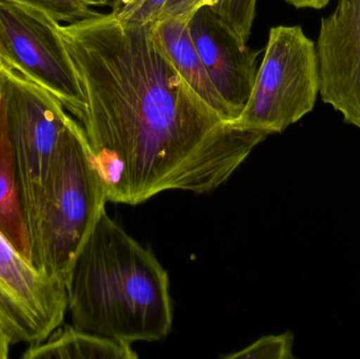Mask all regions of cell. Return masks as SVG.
Listing matches in <instances>:
<instances>
[{
  "label": "cell",
  "mask_w": 360,
  "mask_h": 359,
  "mask_svg": "<svg viewBox=\"0 0 360 359\" xmlns=\"http://www.w3.org/2000/svg\"><path fill=\"white\" fill-rule=\"evenodd\" d=\"M59 30L86 99L78 122L108 202L136 206L166 191L210 193L269 136L207 105L158 46L151 23L98 12Z\"/></svg>",
  "instance_id": "1"
},
{
  "label": "cell",
  "mask_w": 360,
  "mask_h": 359,
  "mask_svg": "<svg viewBox=\"0 0 360 359\" xmlns=\"http://www.w3.org/2000/svg\"><path fill=\"white\" fill-rule=\"evenodd\" d=\"M72 326L130 344L164 341L173 325L170 280L155 255L101 214L68 278Z\"/></svg>",
  "instance_id": "2"
},
{
  "label": "cell",
  "mask_w": 360,
  "mask_h": 359,
  "mask_svg": "<svg viewBox=\"0 0 360 359\" xmlns=\"http://www.w3.org/2000/svg\"><path fill=\"white\" fill-rule=\"evenodd\" d=\"M107 202L105 183L86 133L71 117L46 185L38 269L67 285L74 261Z\"/></svg>",
  "instance_id": "3"
},
{
  "label": "cell",
  "mask_w": 360,
  "mask_h": 359,
  "mask_svg": "<svg viewBox=\"0 0 360 359\" xmlns=\"http://www.w3.org/2000/svg\"><path fill=\"white\" fill-rule=\"evenodd\" d=\"M0 103L14 152L19 193L37 267L46 185L69 112L41 86L2 63Z\"/></svg>",
  "instance_id": "4"
},
{
  "label": "cell",
  "mask_w": 360,
  "mask_h": 359,
  "mask_svg": "<svg viewBox=\"0 0 360 359\" xmlns=\"http://www.w3.org/2000/svg\"><path fill=\"white\" fill-rule=\"evenodd\" d=\"M319 96L316 44L300 25L269 31L251 95L235 124L279 134L314 110Z\"/></svg>",
  "instance_id": "5"
},
{
  "label": "cell",
  "mask_w": 360,
  "mask_h": 359,
  "mask_svg": "<svg viewBox=\"0 0 360 359\" xmlns=\"http://www.w3.org/2000/svg\"><path fill=\"white\" fill-rule=\"evenodd\" d=\"M59 25L42 11L0 1V60L51 93L79 122L86 99Z\"/></svg>",
  "instance_id": "6"
},
{
  "label": "cell",
  "mask_w": 360,
  "mask_h": 359,
  "mask_svg": "<svg viewBox=\"0 0 360 359\" xmlns=\"http://www.w3.org/2000/svg\"><path fill=\"white\" fill-rule=\"evenodd\" d=\"M67 311L65 285L25 259L0 231V316L15 344L41 343Z\"/></svg>",
  "instance_id": "7"
},
{
  "label": "cell",
  "mask_w": 360,
  "mask_h": 359,
  "mask_svg": "<svg viewBox=\"0 0 360 359\" xmlns=\"http://www.w3.org/2000/svg\"><path fill=\"white\" fill-rule=\"evenodd\" d=\"M315 44L321 100L360 131V0H338Z\"/></svg>",
  "instance_id": "8"
},
{
  "label": "cell",
  "mask_w": 360,
  "mask_h": 359,
  "mask_svg": "<svg viewBox=\"0 0 360 359\" xmlns=\"http://www.w3.org/2000/svg\"><path fill=\"white\" fill-rule=\"evenodd\" d=\"M188 25L216 90L238 118L255 84L260 51L241 41L210 6L196 11Z\"/></svg>",
  "instance_id": "9"
},
{
  "label": "cell",
  "mask_w": 360,
  "mask_h": 359,
  "mask_svg": "<svg viewBox=\"0 0 360 359\" xmlns=\"http://www.w3.org/2000/svg\"><path fill=\"white\" fill-rule=\"evenodd\" d=\"M151 27L154 39L186 84L221 117L235 122L237 115L212 82L193 42L188 21L160 18Z\"/></svg>",
  "instance_id": "10"
},
{
  "label": "cell",
  "mask_w": 360,
  "mask_h": 359,
  "mask_svg": "<svg viewBox=\"0 0 360 359\" xmlns=\"http://www.w3.org/2000/svg\"><path fill=\"white\" fill-rule=\"evenodd\" d=\"M130 344L79 330L72 325L53 331L37 345L29 346L22 359H136Z\"/></svg>",
  "instance_id": "11"
},
{
  "label": "cell",
  "mask_w": 360,
  "mask_h": 359,
  "mask_svg": "<svg viewBox=\"0 0 360 359\" xmlns=\"http://www.w3.org/2000/svg\"><path fill=\"white\" fill-rule=\"evenodd\" d=\"M0 231L33 263L31 240L19 193L14 152L4 109L0 103Z\"/></svg>",
  "instance_id": "12"
},
{
  "label": "cell",
  "mask_w": 360,
  "mask_h": 359,
  "mask_svg": "<svg viewBox=\"0 0 360 359\" xmlns=\"http://www.w3.org/2000/svg\"><path fill=\"white\" fill-rule=\"evenodd\" d=\"M257 0H213L211 10L248 44L256 16Z\"/></svg>",
  "instance_id": "13"
},
{
  "label": "cell",
  "mask_w": 360,
  "mask_h": 359,
  "mask_svg": "<svg viewBox=\"0 0 360 359\" xmlns=\"http://www.w3.org/2000/svg\"><path fill=\"white\" fill-rule=\"evenodd\" d=\"M42 11L60 23H72L97 14L84 0H0Z\"/></svg>",
  "instance_id": "14"
},
{
  "label": "cell",
  "mask_w": 360,
  "mask_h": 359,
  "mask_svg": "<svg viewBox=\"0 0 360 359\" xmlns=\"http://www.w3.org/2000/svg\"><path fill=\"white\" fill-rule=\"evenodd\" d=\"M294 335L285 332L266 335L240 351L221 356L226 359H293Z\"/></svg>",
  "instance_id": "15"
},
{
  "label": "cell",
  "mask_w": 360,
  "mask_h": 359,
  "mask_svg": "<svg viewBox=\"0 0 360 359\" xmlns=\"http://www.w3.org/2000/svg\"><path fill=\"white\" fill-rule=\"evenodd\" d=\"M168 0H113L111 13L122 22L152 23L158 20Z\"/></svg>",
  "instance_id": "16"
},
{
  "label": "cell",
  "mask_w": 360,
  "mask_h": 359,
  "mask_svg": "<svg viewBox=\"0 0 360 359\" xmlns=\"http://www.w3.org/2000/svg\"><path fill=\"white\" fill-rule=\"evenodd\" d=\"M213 0H168L160 12V18L188 21L192 15L202 6H211Z\"/></svg>",
  "instance_id": "17"
},
{
  "label": "cell",
  "mask_w": 360,
  "mask_h": 359,
  "mask_svg": "<svg viewBox=\"0 0 360 359\" xmlns=\"http://www.w3.org/2000/svg\"><path fill=\"white\" fill-rule=\"evenodd\" d=\"M13 345H15L14 339L0 316V359L8 358Z\"/></svg>",
  "instance_id": "18"
},
{
  "label": "cell",
  "mask_w": 360,
  "mask_h": 359,
  "mask_svg": "<svg viewBox=\"0 0 360 359\" xmlns=\"http://www.w3.org/2000/svg\"><path fill=\"white\" fill-rule=\"evenodd\" d=\"M331 0H285L290 6L296 8H311V10H321L330 4Z\"/></svg>",
  "instance_id": "19"
},
{
  "label": "cell",
  "mask_w": 360,
  "mask_h": 359,
  "mask_svg": "<svg viewBox=\"0 0 360 359\" xmlns=\"http://www.w3.org/2000/svg\"><path fill=\"white\" fill-rule=\"evenodd\" d=\"M88 2L91 6H108V0H84Z\"/></svg>",
  "instance_id": "20"
},
{
  "label": "cell",
  "mask_w": 360,
  "mask_h": 359,
  "mask_svg": "<svg viewBox=\"0 0 360 359\" xmlns=\"http://www.w3.org/2000/svg\"><path fill=\"white\" fill-rule=\"evenodd\" d=\"M1 67H2V61L0 60V79H1Z\"/></svg>",
  "instance_id": "21"
},
{
  "label": "cell",
  "mask_w": 360,
  "mask_h": 359,
  "mask_svg": "<svg viewBox=\"0 0 360 359\" xmlns=\"http://www.w3.org/2000/svg\"><path fill=\"white\" fill-rule=\"evenodd\" d=\"M112 1H113V0H108V6H110V4H112Z\"/></svg>",
  "instance_id": "22"
}]
</instances>
